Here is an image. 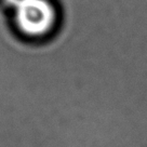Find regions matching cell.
<instances>
[{
    "label": "cell",
    "instance_id": "cell-1",
    "mask_svg": "<svg viewBox=\"0 0 147 147\" xmlns=\"http://www.w3.org/2000/svg\"><path fill=\"white\" fill-rule=\"evenodd\" d=\"M15 21L18 29L29 37H41L53 28L56 11L49 0H18Z\"/></svg>",
    "mask_w": 147,
    "mask_h": 147
}]
</instances>
